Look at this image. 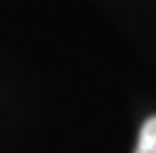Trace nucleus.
Wrapping results in <instances>:
<instances>
[{"label":"nucleus","instance_id":"obj_1","mask_svg":"<svg viewBox=\"0 0 156 153\" xmlns=\"http://www.w3.org/2000/svg\"><path fill=\"white\" fill-rule=\"evenodd\" d=\"M134 153H156V117L146 119L139 131V143Z\"/></svg>","mask_w":156,"mask_h":153}]
</instances>
